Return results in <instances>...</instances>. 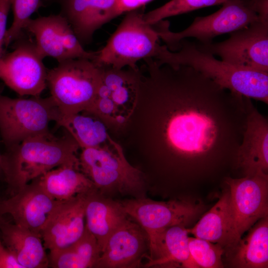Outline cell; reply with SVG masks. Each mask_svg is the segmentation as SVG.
Instances as JSON below:
<instances>
[{"label":"cell","instance_id":"cell-1","mask_svg":"<svg viewBox=\"0 0 268 268\" xmlns=\"http://www.w3.org/2000/svg\"><path fill=\"white\" fill-rule=\"evenodd\" d=\"M137 79L136 102L147 105L148 147L154 152L191 165L224 156L235 161L251 99L191 67L152 59Z\"/></svg>","mask_w":268,"mask_h":268},{"label":"cell","instance_id":"cell-2","mask_svg":"<svg viewBox=\"0 0 268 268\" xmlns=\"http://www.w3.org/2000/svg\"><path fill=\"white\" fill-rule=\"evenodd\" d=\"M80 147L67 132L27 138L2 154V179L9 196L47 172L63 165L78 166Z\"/></svg>","mask_w":268,"mask_h":268},{"label":"cell","instance_id":"cell-3","mask_svg":"<svg viewBox=\"0 0 268 268\" xmlns=\"http://www.w3.org/2000/svg\"><path fill=\"white\" fill-rule=\"evenodd\" d=\"M153 59L159 65L191 67L234 93L268 103V72L219 60L199 48L195 42L183 39L175 51L159 45Z\"/></svg>","mask_w":268,"mask_h":268},{"label":"cell","instance_id":"cell-4","mask_svg":"<svg viewBox=\"0 0 268 268\" xmlns=\"http://www.w3.org/2000/svg\"><path fill=\"white\" fill-rule=\"evenodd\" d=\"M268 16V0H227L218 10L207 16L196 17L189 27L180 32L170 30L168 21L161 20L154 26L166 47L175 51L183 39L193 37L201 44L211 43L217 36L242 29L261 20L259 16Z\"/></svg>","mask_w":268,"mask_h":268},{"label":"cell","instance_id":"cell-5","mask_svg":"<svg viewBox=\"0 0 268 268\" xmlns=\"http://www.w3.org/2000/svg\"><path fill=\"white\" fill-rule=\"evenodd\" d=\"M78 157L80 170L100 194L143 197L144 176L127 161L117 142L110 146L80 148Z\"/></svg>","mask_w":268,"mask_h":268},{"label":"cell","instance_id":"cell-6","mask_svg":"<svg viewBox=\"0 0 268 268\" xmlns=\"http://www.w3.org/2000/svg\"><path fill=\"white\" fill-rule=\"evenodd\" d=\"M143 15L138 9L126 13L106 45L96 52L93 61L101 67L137 70V62L154 58L160 38L154 25L146 23Z\"/></svg>","mask_w":268,"mask_h":268},{"label":"cell","instance_id":"cell-7","mask_svg":"<svg viewBox=\"0 0 268 268\" xmlns=\"http://www.w3.org/2000/svg\"><path fill=\"white\" fill-rule=\"evenodd\" d=\"M102 67L87 59L59 62L48 70L47 84L61 115L87 110L93 103L101 78Z\"/></svg>","mask_w":268,"mask_h":268},{"label":"cell","instance_id":"cell-8","mask_svg":"<svg viewBox=\"0 0 268 268\" xmlns=\"http://www.w3.org/2000/svg\"><path fill=\"white\" fill-rule=\"evenodd\" d=\"M60 116L51 96L12 98L0 93V134L6 149L30 137L52 134L49 124Z\"/></svg>","mask_w":268,"mask_h":268},{"label":"cell","instance_id":"cell-9","mask_svg":"<svg viewBox=\"0 0 268 268\" xmlns=\"http://www.w3.org/2000/svg\"><path fill=\"white\" fill-rule=\"evenodd\" d=\"M230 194V214L226 246L233 248L242 235L268 214V176L226 177Z\"/></svg>","mask_w":268,"mask_h":268},{"label":"cell","instance_id":"cell-10","mask_svg":"<svg viewBox=\"0 0 268 268\" xmlns=\"http://www.w3.org/2000/svg\"><path fill=\"white\" fill-rule=\"evenodd\" d=\"M137 70L104 67L95 98L86 111L109 126L125 127L136 106Z\"/></svg>","mask_w":268,"mask_h":268},{"label":"cell","instance_id":"cell-11","mask_svg":"<svg viewBox=\"0 0 268 268\" xmlns=\"http://www.w3.org/2000/svg\"><path fill=\"white\" fill-rule=\"evenodd\" d=\"M196 44L235 66L268 72V22L259 20L222 42Z\"/></svg>","mask_w":268,"mask_h":268},{"label":"cell","instance_id":"cell-12","mask_svg":"<svg viewBox=\"0 0 268 268\" xmlns=\"http://www.w3.org/2000/svg\"><path fill=\"white\" fill-rule=\"evenodd\" d=\"M15 41L13 50L0 58V79L20 96H39L47 86L44 58L32 40Z\"/></svg>","mask_w":268,"mask_h":268},{"label":"cell","instance_id":"cell-13","mask_svg":"<svg viewBox=\"0 0 268 268\" xmlns=\"http://www.w3.org/2000/svg\"><path fill=\"white\" fill-rule=\"evenodd\" d=\"M119 201L128 216L144 230L148 245L166 228L176 225L186 226L200 211L199 205L184 200L158 201L141 197Z\"/></svg>","mask_w":268,"mask_h":268},{"label":"cell","instance_id":"cell-14","mask_svg":"<svg viewBox=\"0 0 268 268\" xmlns=\"http://www.w3.org/2000/svg\"><path fill=\"white\" fill-rule=\"evenodd\" d=\"M35 38L40 55L44 59L51 57L61 62L72 59L94 61L96 52L86 51L74 33L67 19L61 13L30 19L25 32Z\"/></svg>","mask_w":268,"mask_h":268},{"label":"cell","instance_id":"cell-15","mask_svg":"<svg viewBox=\"0 0 268 268\" xmlns=\"http://www.w3.org/2000/svg\"><path fill=\"white\" fill-rule=\"evenodd\" d=\"M60 201L53 199L36 178L15 194L0 198V214L10 215L14 223L41 235V231Z\"/></svg>","mask_w":268,"mask_h":268},{"label":"cell","instance_id":"cell-16","mask_svg":"<svg viewBox=\"0 0 268 268\" xmlns=\"http://www.w3.org/2000/svg\"><path fill=\"white\" fill-rule=\"evenodd\" d=\"M87 194L59 202L40 232L45 249L50 252L63 249L83 235L85 229V205Z\"/></svg>","mask_w":268,"mask_h":268},{"label":"cell","instance_id":"cell-17","mask_svg":"<svg viewBox=\"0 0 268 268\" xmlns=\"http://www.w3.org/2000/svg\"><path fill=\"white\" fill-rule=\"evenodd\" d=\"M235 168L244 176H268V121L251 104Z\"/></svg>","mask_w":268,"mask_h":268},{"label":"cell","instance_id":"cell-18","mask_svg":"<svg viewBox=\"0 0 268 268\" xmlns=\"http://www.w3.org/2000/svg\"><path fill=\"white\" fill-rule=\"evenodd\" d=\"M147 236L130 217L108 239L95 268H123L138 266L144 255Z\"/></svg>","mask_w":268,"mask_h":268},{"label":"cell","instance_id":"cell-19","mask_svg":"<svg viewBox=\"0 0 268 268\" xmlns=\"http://www.w3.org/2000/svg\"><path fill=\"white\" fill-rule=\"evenodd\" d=\"M82 44L90 43L98 29L119 16L118 0H56Z\"/></svg>","mask_w":268,"mask_h":268},{"label":"cell","instance_id":"cell-20","mask_svg":"<svg viewBox=\"0 0 268 268\" xmlns=\"http://www.w3.org/2000/svg\"><path fill=\"white\" fill-rule=\"evenodd\" d=\"M129 218L119 201L107 198L97 190L87 194L85 226L96 238L101 253L110 236Z\"/></svg>","mask_w":268,"mask_h":268},{"label":"cell","instance_id":"cell-21","mask_svg":"<svg viewBox=\"0 0 268 268\" xmlns=\"http://www.w3.org/2000/svg\"><path fill=\"white\" fill-rule=\"evenodd\" d=\"M0 238L23 268L49 267L41 236L0 214Z\"/></svg>","mask_w":268,"mask_h":268},{"label":"cell","instance_id":"cell-22","mask_svg":"<svg viewBox=\"0 0 268 268\" xmlns=\"http://www.w3.org/2000/svg\"><path fill=\"white\" fill-rule=\"evenodd\" d=\"M188 233L185 226L176 225L160 233L148 245L146 266H181L194 268L191 258Z\"/></svg>","mask_w":268,"mask_h":268},{"label":"cell","instance_id":"cell-23","mask_svg":"<svg viewBox=\"0 0 268 268\" xmlns=\"http://www.w3.org/2000/svg\"><path fill=\"white\" fill-rule=\"evenodd\" d=\"M40 185L55 200L64 201L97 190L76 165H63L37 178Z\"/></svg>","mask_w":268,"mask_h":268},{"label":"cell","instance_id":"cell-24","mask_svg":"<svg viewBox=\"0 0 268 268\" xmlns=\"http://www.w3.org/2000/svg\"><path fill=\"white\" fill-rule=\"evenodd\" d=\"M56 123L66 130L80 148L110 146L117 143L110 137L106 124L86 111L61 115Z\"/></svg>","mask_w":268,"mask_h":268},{"label":"cell","instance_id":"cell-25","mask_svg":"<svg viewBox=\"0 0 268 268\" xmlns=\"http://www.w3.org/2000/svg\"><path fill=\"white\" fill-rule=\"evenodd\" d=\"M233 248V266L241 268H266L268 266V216L259 220Z\"/></svg>","mask_w":268,"mask_h":268},{"label":"cell","instance_id":"cell-26","mask_svg":"<svg viewBox=\"0 0 268 268\" xmlns=\"http://www.w3.org/2000/svg\"><path fill=\"white\" fill-rule=\"evenodd\" d=\"M100 254L96 238L85 226L83 235L72 244L63 249L50 252L49 267L95 268Z\"/></svg>","mask_w":268,"mask_h":268},{"label":"cell","instance_id":"cell-27","mask_svg":"<svg viewBox=\"0 0 268 268\" xmlns=\"http://www.w3.org/2000/svg\"><path fill=\"white\" fill-rule=\"evenodd\" d=\"M230 194L225 191L216 204L191 228L188 234L226 246L229 221Z\"/></svg>","mask_w":268,"mask_h":268},{"label":"cell","instance_id":"cell-28","mask_svg":"<svg viewBox=\"0 0 268 268\" xmlns=\"http://www.w3.org/2000/svg\"><path fill=\"white\" fill-rule=\"evenodd\" d=\"M188 245L194 268H223V247L197 237H188Z\"/></svg>","mask_w":268,"mask_h":268},{"label":"cell","instance_id":"cell-29","mask_svg":"<svg viewBox=\"0 0 268 268\" xmlns=\"http://www.w3.org/2000/svg\"><path fill=\"white\" fill-rule=\"evenodd\" d=\"M227 0H171L164 5L144 13L145 21L155 24L165 18L176 16L201 8L223 3Z\"/></svg>","mask_w":268,"mask_h":268},{"label":"cell","instance_id":"cell-30","mask_svg":"<svg viewBox=\"0 0 268 268\" xmlns=\"http://www.w3.org/2000/svg\"><path fill=\"white\" fill-rule=\"evenodd\" d=\"M10 1L13 19L5 35V47H7L24 33L25 26L31 16L43 5L41 0H10Z\"/></svg>","mask_w":268,"mask_h":268},{"label":"cell","instance_id":"cell-31","mask_svg":"<svg viewBox=\"0 0 268 268\" xmlns=\"http://www.w3.org/2000/svg\"><path fill=\"white\" fill-rule=\"evenodd\" d=\"M10 7V0H0V58L4 54L3 47L7 31V19Z\"/></svg>","mask_w":268,"mask_h":268},{"label":"cell","instance_id":"cell-32","mask_svg":"<svg viewBox=\"0 0 268 268\" xmlns=\"http://www.w3.org/2000/svg\"><path fill=\"white\" fill-rule=\"evenodd\" d=\"M0 268H23L0 238Z\"/></svg>","mask_w":268,"mask_h":268},{"label":"cell","instance_id":"cell-33","mask_svg":"<svg viewBox=\"0 0 268 268\" xmlns=\"http://www.w3.org/2000/svg\"><path fill=\"white\" fill-rule=\"evenodd\" d=\"M152 0H118L119 15L139 9Z\"/></svg>","mask_w":268,"mask_h":268},{"label":"cell","instance_id":"cell-34","mask_svg":"<svg viewBox=\"0 0 268 268\" xmlns=\"http://www.w3.org/2000/svg\"><path fill=\"white\" fill-rule=\"evenodd\" d=\"M2 153L0 151V178L2 179Z\"/></svg>","mask_w":268,"mask_h":268}]
</instances>
